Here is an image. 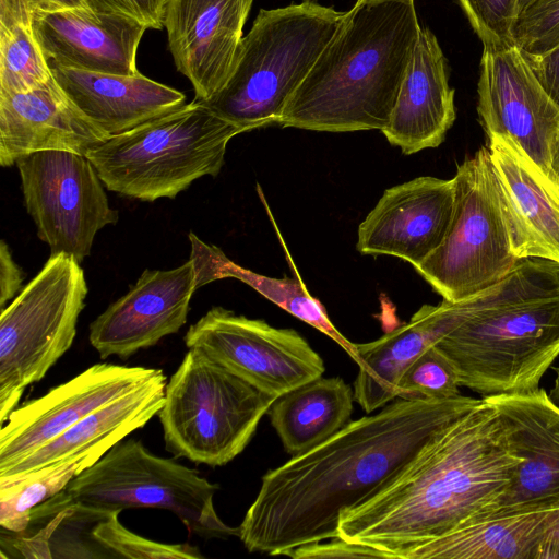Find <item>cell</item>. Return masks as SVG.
Masks as SVG:
<instances>
[{"label": "cell", "mask_w": 559, "mask_h": 559, "mask_svg": "<svg viewBox=\"0 0 559 559\" xmlns=\"http://www.w3.org/2000/svg\"><path fill=\"white\" fill-rule=\"evenodd\" d=\"M483 399H395L267 471L239 525L250 552L287 556L338 536L341 514L382 489L440 430Z\"/></svg>", "instance_id": "cell-1"}, {"label": "cell", "mask_w": 559, "mask_h": 559, "mask_svg": "<svg viewBox=\"0 0 559 559\" xmlns=\"http://www.w3.org/2000/svg\"><path fill=\"white\" fill-rule=\"evenodd\" d=\"M521 459L497 411L480 404L436 433L382 489L345 510L338 536L405 559L492 504Z\"/></svg>", "instance_id": "cell-2"}, {"label": "cell", "mask_w": 559, "mask_h": 559, "mask_svg": "<svg viewBox=\"0 0 559 559\" xmlns=\"http://www.w3.org/2000/svg\"><path fill=\"white\" fill-rule=\"evenodd\" d=\"M420 29L414 0L356 1L277 124L323 132L384 129Z\"/></svg>", "instance_id": "cell-3"}, {"label": "cell", "mask_w": 559, "mask_h": 559, "mask_svg": "<svg viewBox=\"0 0 559 559\" xmlns=\"http://www.w3.org/2000/svg\"><path fill=\"white\" fill-rule=\"evenodd\" d=\"M435 346L453 364L460 385L485 396L538 389L559 356V264L537 259L513 288Z\"/></svg>", "instance_id": "cell-4"}, {"label": "cell", "mask_w": 559, "mask_h": 559, "mask_svg": "<svg viewBox=\"0 0 559 559\" xmlns=\"http://www.w3.org/2000/svg\"><path fill=\"white\" fill-rule=\"evenodd\" d=\"M345 13L312 0L261 9L225 84L202 103L241 132L278 123Z\"/></svg>", "instance_id": "cell-5"}, {"label": "cell", "mask_w": 559, "mask_h": 559, "mask_svg": "<svg viewBox=\"0 0 559 559\" xmlns=\"http://www.w3.org/2000/svg\"><path fill=\"white\" fill-rule=\"evenodd\" d=\"M240 133L194 99L108 138L86 156L109 191L152 202L174 199L203 176H217L228 142Z\"/></svg>", "instance_id": "cell-6"}, {"label": "cell", "mask_w": 559, "mask_h": 559, "mask_svg": "<svg viewBox=\"0 0 559 559\" xmlns=\"http://www.w3.org/2000/svg\"><path fill=\"white\" fill-rule=\"evenodd\" d=\"M218 489L198 471L154 454L142 441L123 439L45 504L52 510L71 504L98 511L164 509L201 538L238 537L239 526L227 525L215 510Z\"/></svg>", "instance_id": "cell-7"}, {"label": "cell", "mask_w": 559, "mask_h": 559, "mask_svg": "<svg viewBox=\"0 0 559 559\" xmlns=\"http://www.w3.org/2000/svg\"><path fill=\"white\" fill-rule=\"evenodd\" d=\"M276 399L188 348L157 414L165 447L197 464L226 465L246 449Z\"/></svg>", "instance_id": "cell-8"}, {"label": "cell", "mask_w": 559, "mask_h": 559, "mask_svg": "<svg viewBox=\"0 0 559 559\" xmlns=\"http://www.w3.org/2000/svg\"><path fill=\"white\" fill-rule=\"evenodd\" d=\"M87 292L80 262L68 253L50 254L1 310V426L17 407L24 389L45 378L72 346Z\"/></svg>", "instance_id": "cell-9"}, {"label": "cell", "mask_w": 559, "mask_h": 559, "mask_svg": "<svg viewBox=\"0 0 559 559\" xmlns=\"http://www.w3.org/2000/svg\"><path fill=\"white\" fill-rule=\"evenodd\" d=\"M453 179L447 235L415 270L443 299L460 302L503 281L519 259L511 249L488 147L457 165Z\"/></svg>", "instance_id": "cell-10"}, {"label": "cell", "mask_w": 559, "mask_h": 559, "mask_svg": "<svg viewBox=\"0 0 559 559\" xmlns=\"http://www.w3.org/2000/svg\"><path fill=\"white\" fill-rule=\"evenodd\" d=\"M15 165L37 236L50 254L68 253L81 263L96 234L119 218L95 166L86 155L59 150L22 156Z\"/></svg>", "instance_id": "cell-11"}, {"label": "cell", "mask_w": 559, "mask_h": 559, "mask_svg": "<svg viewBox=\"0 0 559 559\" xmlns=\"http://www.w3.org/2000/svg\"><path fill=\"white\" fill-rule=\"evenodd\" d=\"M185 344L275 397L325 371L321 356L295 330L274 328L219 306L188 329Z\"/></svg>", "instance_id": "cell-12"}, {"label": "cell", "mask_w": 559, "mask_h": 559, "mask_svg": "<svg viewBox=\"0 0 559 559\" xmlns=\"http://www.w3.org/2000/svg\"><path fill=\"white\" fill-rule=\"evenodd\" d=\"M477 93V112L487 138L512 140L558 183L550 169L549 144L559 129V106L515 44L483 49Z\"/></svg>", "instance_id": "cell-13"}, {"label": "cell", "mask_w": 559, "mask_h": 559, "mask_svg": "<svg viewBox=\"0 0 559 559\" xmlns=\"http://www.w3.org/2000/svg\"><path fill=\"white\" fill-rule=\"evenodd\" d=\"M513 454L521 459L504 492L474 516L559 508V405L544 389L487 395Z\"/></svg>", "instance_id": "cell-14"}, {"label": "cell", "mask_w": 559, "mask_h": 559, "mask_svg": "<svg viewBox=\"0 0 559 559\" xmlns=\"http://www.w3.org/2000/svg\"><path fill=\"white\" fill-rule=\"evenodd\" d=\"M519 261L513 271L491 288L460 302L443 299L424 305L411 320L368 343H355L359 357L354 382V399L366 413L397 399L399 382L411 365L472 313L513 288L525 275Z\"/></svg>", "instance_id": "cell-15"}, {"label": "cell", "mask_w": 559, "mask_h": 559, "mask_svg": "<svg viewBox=\"0 0 559 559\" xmlns=\"http://www.w3.org/2000/svg\"><path fill=\"white\" fill-rule=\"evenodd\" d=\"M159 371L157 368L99 362L17 406L1 426L0 469L141 386Z\"/></svg>", "instance_id": "cell-16"}, {"label": "cell", "mask_w": 559, "mask_h": 559, "mask_svg": "<svg viewBox=\"0 0 559 559\" xmlns=\"http://www.w3.org/2000/svg\"><path fill=\"white\" fill-rule=\"evenodd\" d=\"M198 288L192 258L171 270H144L136 283L91 323V345L103 359H128L156 345L186 324Z\"/></svg>", "instance_id": "cell-17"}, {"label": "cell", "mask_w": 559, "mask_h": 559, "mask_svg": "<svg viewBox=\"0 0 559 559\" xmlns=\"http://www.w3.org/2000/svg\"><path fill=\"white\" fill-rule=\"evenodd\" d=\"M454 199L453 178L421 176L386 189L358 227L357 251L417 267L443 241Z\"/></svg>", "instance_id": "cell-18"}, {"label": "cell", "mask_w": 559, "mask_h": 559, "mask_svg": "<svg viewBox=\"0 0 559 559\" xmlns=\"http://www.w3.org/2000/svg\"><path fill=\"white\" fill-rule=\"evenodd\" d=\"M253 0H167L164 27L177 70L195 100L218 92L233 69Z\"/></svg>", "instance_id": "cell-19"}, {"label": "cell", "mask_w": 559, "mask_h": 559, "mask_svg": "<svg viewBox=\"0 0 559 559\" xmlns=\"http://www.w3.org/2000/svg\"><path fill=\"white\" fill-rule=\"evenodd\" d=\"M487 147L512 252L559 264V185L512 140L492 135Z\"/></svg>", "instance_id": "cell-20"}, {"label": "cell", "mask_w": 559, "mask_h": 559, "mask_svg": "<svg viewBox=\"0 0 559 559\" xmlns=\"http://www.w3.org/2000/svg\"><path fill=\"white\" fill-rule=\"evenodd\" d=\"M34 29L50 64L135 75L138 48L148 27L123 15L72 8L35 13Z\"/></svg>", "instance_id": "cell-21"}, {"label": "cell", "mask_w": 559, "mask_h": 559, "mask_svg": "<svg viewBox=\"0 0 559 559\" xmlns=\"http://www.w3.org/2000/svg\"><path fill=\"white\" fill-rule=\"evenodd\" d=\"M109 136L73 103L56 78L38 87L0 93V165L59 150L86 155Z\"/></svg>", "instance_id": "cell-22"}, {"label": "cell", "mask_w": 559, "mask_h": 559, "mask_svg": "<svg viewBox=\"0 0 559 559\" xmlns=\"http://www.w3.org/2000/svg\"><path fill=\"white\" fill-rule=\"evenodd\" d=\"M455 117L447 60L435 34L421 27L389 123L381 132L391 145L411 155L439 146Z\"/></svg>", "instance_id": "cell-23"}, {"label": "cell", "mask_w": 559, "mask_h": 559, "mask_svg": "<svg viewBox=\"0 0 559 559\" xmlns=\"http://www.w3.org/2000/svg\"><path fill=\"white\" fill-rule=\"evenodd\" d=\"M167 378L163 370L130 393L86 416L28 455L0 469V479L91 456L98 461L115 444L144 427L164 404Z\"/></svg>", "instance_id": "cell-24"}, {"label": "cell", "mask_w": 559, "mask_h": 559, "mask_svg": "<svg viewBox=\"0 0 559 559\" xmlns=\"http://www.w3.org/2000/svg\"><path fill=\"white\" fill-rule=\"evenodd\" d=\"M50 67L68 96L109 138L186 104L182 92L141 73L119 75Z\"/></svg>", "instance_id": "cell-25"}, {"label": "cell", "mask_w": 559, "mask_h": 559, "mask_svg": "<svg viewBox=\"0 0 559 559\" xmlns=\"http://www.w3.org/2000/svg\"><path fill=\"white\" fill-rule=\"evenodd\" d=\"M552 509L473 516L405 559H537Z\"/></svg>", "instance_id": "cell-26"}, {"label": "cell", "mask_w": 559, "mask_h": 559, "mask_svg": "<svg viewBox=\"0 0 559 559\" xmlns=\"http://www.w3.org/2000/svg\"><path fill=\"white\" fill-rule=\"evenodd\" d=\"M354 401V391L341 377H320L277 397L267 414L285 450L297 455L344 428Z\"/></svg>", "instance_id": "cell-27"}, {"label": "cell", "mask_w": 559, "mask_h": 559, "mask_svg": "<svg viewBox=\"0 0 559 559\" xmlns=\"http://www.w3.org/2000/svg\"><path fill=\"white\" fill-rule=\"evenodd\" d=\"M272 221L274 223L273 218ZM274 227L286 252L287 260L292 265V270L295 272V277L273 278L261 275L250 270L243 269L238 264H235L227 257L222 263L221 277H235L251 286L270 301L274 302L297 319L313 326L314 329L332 338L358 365L359 357L355 347V343L348 341L336 329V326L331 322L321 301L311 296L307 290L294 263L290 260V255L285 243L283 242V238L275 223Z\"/></svg>", "instance_id": "cell-28"}, {"label": "cell", "mask_w": 559, "mask_h": 559, "mask_svg": "<svg viewBox=\"0 0 559 559\" xmlns=\"http://www.w3.org/2000/svg\"><path fill=\"white\" fill-rule=\"evenodd\" d=\"M97 461L84 456L55 464L19 477L0 479V526L10 533H23L32 511L62 491L69 483Z\"/></svg>", "instance_id": "cell-29"}, {"label": "cell", "mask_w": 559, "mask_h": 559, "mask_svg": "<svg viewBox=\"0 0 559 559\" xmlns=\"http://www.w3.org/2000/svg\"><path fill=\"white\" fill-rule=\"evenodd\" d=\"M55 78L34 29V16L0 19V93L24 92Z\"/></svg>", "instance_id": "cell-30"}, {"label": "cell", "mask_w": 559, "mask_h": 559, "mask_svg": "<svg viewBox=\"0 0 559 559\" xmlns=\"http://www.w3.org/2000/svg\"><path fill=\"white\" fill-rule=\"evenodd\" d=\"M121 511H105L90 530L97 558L199 559L200 549L190 544H166L131 532L119 521Z\"/></svg>", "instance_id": "cell-31"}, {"label": "cell", "mask_w": 559, "mask_h": 559, "mask_svg": "<svg viewBox=\"0 0 559 559\" xmlns=\"http://www.w3.org/2000/svg\"><path fill=\"white\" fill-rule=\"evenodd\" d=\"M457 372L435 345L420 355L399 382V399L447 400L460 395Z\"/></svg>", "instance_id": "cell-32"}, {"label": "cell", "mask_w": 559, "mask_h": 559, "mask_svg": "<svg viewBox=\"0 0 559 559\" xmlns=\"http://www.w3.org/2000/svg\"><path fill=\"white\" fill-rule=\"evenodd\" d=\"M484 48L514 45L520 0H456Z\"/></svg>", "instance_id": "cell-33"}, {"label": "cell", "mask_w": 559, "mask_h": 559, "mask_svg": "<svg viewBox=\"0 0 559 559\" xmlns=\"http://www.w3.org/2000/svg\"><path fill=\"white\" fill-rule=\"evenodd\" d=\"M513 38L526 56L544 53L559 44V0H536L518 17Z\"/></svg>", "instance_id": "cell-34"}, {"label": "cell", "mask_w": 559, "mask_h": 559, "mask_svg": "<svg viewBox=\"0 0 559 559\" xmlns=\"http://www.w3.org/2000/svg\"><path fill=\"white\" fill-rule=\"evenodd\" d=\"M94 12L123 15L148 28L160 29L167 0H84Z\"/></svg>", "instance_id": "cell-35"}, {"label": "cell", "mask_w": 559, "mask_h": 559, "mask_svg": "<svg viewBox=\"0 0 559 559\" xmlns=\"http://www.w3.org/2000/svg\"><path fill=\"white\" fill-rule=\"evenodd\" d=\"M328 542L301 545L290 550L287 556L294 559H329V558H384L383 552L358 543L348 542L340 536Z\"/></svg>", "instance_id": "cell-36"}, {"label": "cell", "mask_w": 559, "mask_h": 559, "mask_svg": "<svg viewBox=\"0 0 559 559\" xmlns=\"http://www.w3.org/2000/svg\"><path fill=\"white\" fill-rule=\"evenodd\" d=\"M526 57L540 84L559 106V44L544 53Z\"/></svg>", "instance_id": "cell-37"}, {"label": "cell", "mask_w": 559, "mask_h": 559, "mask_svg": "<svg viewBox=\"0 0 559 559\" xmlns=\"http://www.w3.org/2000/svg\"><path fill=\"white\" fill-rule=\"evenodd\" d=\"M24 275L13 260L9 245L5 240L0 242V309H4L8 301L23 288Z\"/></svg>", "instance_id": "cell-38"}, {"label": "cell", "mask_w": 559, "mask_h": 559, "mask_svg": "<svg viewBox=\"0 0 559 559\" xmlns=\"http://www.w3.org/2000/svg\"><path fill=\"white\" fill-rule=\"evenodd\" d=\"M537 559H559V508L552 509L539 544Z\"/></svg>", "instance_id": "cell-39"}, {"label": "cell", "mask_w": 559, "mask_h": 559, "mask_svg": "<svg viewBox=\"0 0 559 559\" xmlns=\"http://www.w3.org/2000/svg\"><path fill=\"white\" fill-rule=\"evenodd\" d=\"M26 7L34 13L72 8H88L84 0H0ZM90 9V8H88Z\"/></svg>", "instance_id": "cell-40"}, {"label": "cell", "mask_w": 559, "mask_h": 559, "mask_svg": "<svg viewBox=\"0 0 559 559\" xmlns=\"http://www.w3.org/2000/svg\"><path fill=\"white\" fill-rule=\"evenodd\" d=\"M549 163L551 173L556 181L559 183V129L549 144Z\"/></svg>", "instance_id": "cell-41"}, {"label": "cell", "mask_w": 559, "mask_h": 559, "mask_svg": "<svg viewBox=\"0 0 559 559\" xmlns=\"http://www.w3.org/2000/svg\"><path fill=\"white\" fill-rule=\"evenodd\" d=\"M557 377L555 379L554 388L550 392V397L554 402L559 404V368L556 369Z\"/></svg>", "instance_id": "cell-42"}, {"label": "cell", "mask_w": 559, "mask_h": 559, "mask_svg": "<svg viewBox=\"0 0 559 559\" xmlns=\"http://www.w3.org/2000/svg\"><path fill=\"white\" fill-rule=\"evenodd\" d=\"M536 0H520L519 2V15Z\"/></svg>", "instance_id": "cell-43"}, {"label": "cell", "mask_w": 559, "mask_h": 559, "mask_svg": "<svg viewBox=\"0 0 559 559\" xmlns=\"http://www.w3.org/2000/svg\"><path fill=\"white\" fill-rule=\"evenodd\" d=\"M357 1H380V0H357Z\"/></svg>", "instance_id": "cell-44"}]
</instances>
